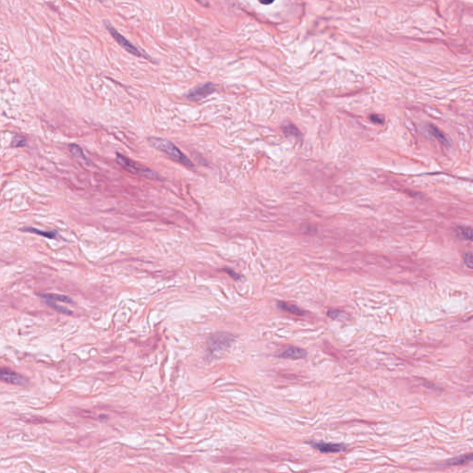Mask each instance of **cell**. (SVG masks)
<instances>
[{
  "instance_id": "cell-9",
  "label": "cell",
  "mask_w": 473,
  "mask_h": 473,
  "mask_svg": "<svg viewBox=\"0 0 473 473\" xmlns=\"http://www.w3.org/2000/svg\"><path fill=\"white\" fill-rule=\"evenodd\" d=\"M40 297L46 302L47 304L49 303H73V301L65 295L56 293L41 294Z\"/></svg>"
},
{
  "instance_id": "cell-8",
  "label": "cell",
  "mask_w": 473,
  "mask_h": 473,
  "mask_svg": "<svg viewBox=\"0 0 473 473\" xmlns=\"http://www.w3.org/2000/svg\"><path fill=\"white\" fill-rule=\"evenodd\" d=\"M306 356H307V351L298 347H289L281 351L277 355L278 358L288 359V360H301V359H304Z\"/></svg>"
},
{
  "instance_id": "cell-7",
  "label": "cell",
  "mask_w": 473,
  "mask_h": 473,
  "mask_svg": "<svg viewBox=\"0 0 473 473\" xmlns=\"http://www.w3.org/2000/svg\"><path fill=\"white\" fill-rule=\"evenodd\" d=\"M314 448L318 449L322 453H338L345 451L347 449V445L343 444H332V443H316L310 442Z\"/></svg>"
},
{
  "instance_id": "cell-2",
  "label": "cell",
  "mask_w": 473,
  "mask_h": 473,
  "mask_svg": "<svg viewBox=\"0 0 473 473\" xmlns=\"http://www.w3.org/2000/svg\"><path fill=\"white\" fill-rule=\"evenodd\" d=\"M117 162L119 166H121L125 169L130 171L131 173L144 176V177H147L149 179H158V175L155 172H153L151 169H149L148 168L142 166L140 163H137V162L133 161V160L127 158L126 156H124L118 152L117 153Z\"/></svg>"
},
{
  "instance_id": "cell-12",
  "label": "cell",
  "mask_w": 473,
  "mask_h": 473,
  "mask_svg": "<svg viewBox=\"0 0 473 473\" xmlns=\"http://www.w3.org/2000/svg\"><path fill=\"white\" fill-rule=\"evenodd\" d=\"M429 131H430V133H432L436 137V139L439 142H442L445 145H448L449 144V141H448L447 137L445 136V133L441 132L437 127L434 126V125H430L429 126Z\"/></svg>"
},
{
  "instance_id": "cell-3",
  "label": "cell",
  "mask_w": 473,
  "mask_h": 473,
  "mask_svg": "<svg viewBox=\"0 0 473 473\" xmlns=\"http://www.w3.org/2000/svg\"><path fill=\"white\" fill-rule=\"evenodd\" d=\"M234 342V338L232 335L219 332L213 334L210 336L207 341V348L211 354H218V352H222L227 350Z\"/></svg>"
},
{
  "instance_id": "cell-6",
  "label": "cell",
  "mask_w": 473,
  "mask_h": 473,
  "mask_svg": "<svg viewBox=\"0 0 473 473\" xmlns=\"http://www.w3.org/2000/svg\"><path fill=\"white\" fill-rule=\"evenodd\" d=\"M0 381L16 386H26L28 380L18 372L9 369L0 368Z\"/></svg>"
},
{
  "instance_id": "cell-15",
  "label": "cell",
  "mask_w": 473,
  "mask_h": 473,
  "mask_svg": "<svg viewBox=\"0 0 473 473\" xmlns=\"http://www.w3.org/2000/svg\"><path fill=\"white\" fill-rule=\"evenodd\" d=\"M472 458V455H468V456H459V457H456L453 460H449L447 464H452V465H458V464H463L465 462H468L469 460H471Z\"/></svg>"
},
{
  "instance_id": "cell-4",
  "label": "cell",
  "mask_w": 473,
  "mask_h": 473,
  "mask_svg": "<svg viewBox=\"0 0 473 473\" xmlns=\"http://www.w3.org/2000/svg\"><path fill=\"white\" fill-rule=\"evenodd\" d=\"M216 91H217V87L211 83H207L191 89L185 95V98L189 101H200L203 98H206L209 95L214 94Z\"/></svg>"
},
{
  "instance_id": "cell-10",
  "label": "cell",
  "mask_w": 473,
  "mask_h": 473,
  "mask_svg": "<svg viewBox=\"0 0 473 473\" xmlns=\"http://www.w3.org/2000/svg\"><path fill=\"white\" fill-rule=\"evenodd\" d=\"M22 231H27V232H30V233H33V234H36V235H39V236H45L47 238H57L58 234H57V231H44V230H40V229H37L35 227H24L21 229Z\"/></svg>"
},
{
  "instance_id": "cell-22",
  "label": "cell",
  "mask_w": 473,
  "mask_h": 473,
  "mask_svg": "<svg viewBox=\"0 0 473 473\" xmlns=\"http://www.w3.org/2000/svg\"><path fill=\"white\" fill-rule=\"evenodd\" d=\"M272 3H273V1H269V2H262L261 1V4H264V5H270Z\"/></svg>"
},
{
  "instance_id": "cell-13",
  "label": "cell",
  "mask_w": 473,
  "mask_h": 473,
  "mask_svg": "<svg viewBox=\"0 0 473 473\" xmlns=\"http://www.w3.org/2000/svg\"><path fill=\"white\" fill-rule=\"evenodd\" d=\"M456 233L457 236L466 239V240H472L473 239V230L470 227H456Z\"/></svg>"
},
{
  "instance_id": "cell-14",
  "label": "cell",
  "mask_w": 473,
  "mask_h": 473,
  "mask_svg": "<svg viewBox=\"0 0 473 473\" xmlns=\"http://www.w3.org/2000/svg\"><path fill=\"white\" fill-rule=\"evenodd\" d=\"M283 133L287 135V136H294V137H300L301 136V133L300 131L298 130L297 127H295L292 124H289V125H286L283 128Z\"/></svg>"
},
{
  "instance_id": "cell-19",
  "label": "cell",
  "mask_w": 473,
  "mask_h": 473,
  "mask_svg": "<svg viewBox=\"0 0 473 473\" xmlns=\"http://www.w3.org/2000/svg\"><path fill=\"white\" fill-rule=\"evenodd\" d=\"M463 260L465 265H466V266H468L470 269H473V253H466V254L464 255Z\"/></svg>"
},
{
  "instance_id": "cell-1",
  "label": "cell",
  "mask_w": 473,
  "mask_h": 473,
  "mask_svg": "<svg viewBox=\"0 0 473 473\" xmlns=\"http://www.w3.org/2000/svg\"><path fill=\"white\" fill-rule=\"evenodd\" d=\"M149 142L157 150L168 154L172 160L178 162L181 165H183L187 168H190V169L194 167L193 163L190 161L189 158L170 141L163 139V138L152 137L149 139Z\"/></svg>"
},
{
  "instance_id": "cell-11",
  "label": "cell",
  "mask_w": 473,
  "mask_h": 473,
  "mask_svg": "<svg viewBox=\"0 0 473 473\" xmlns=\"http://www.w3.org/2000/svg\"><path fill=\"white\" fill-rule=\"evenodd\" d=\"M277 306L279 309L283 310L285 312H289V313H292L295 315H303V313H304L302 309H300L298 306L290 304V303L279 302V303H277Z\"/></svg>"
},
{
  "instance_id": "cell-20",
  "label": "cell",
  "mask_w": 473,
  "mask_h": 473,
  "mask_svg": "<svg viewBox=\"0 0 473 473\" xmlns=\"http://www.w3.org/2000/svg\"><path fill=\"white\" fill-rule=\"evenodd\" d=\"M224 271H225V272H227V274H229V275H230V276H231L233 279H235V280H238V279H240V275L237 274V273H236L234 270H232V269H230V268H225V269H224Z\"/></svg>"
},
{
  "instance_id": "cell-17",
  "label": "cell",
  "mask_w": 473,
  "mask_h": 473,
  "mask_svg": "<svg viewBox=\"0 0 473 473\" xmlns=\"http://www.w3.org/2000/svg\"><path fill=\"white\" fill-rule=\"evenodd\" d=\"M12 145L15 146V147L24 146V145H26V140L22 136L15 135L14 138H13V140H12Z\"/></svg>"
},
{
  "instance_id": "cell-16",
  "label": "cell",
  "mask_w": 473,
  "mask_h": 473,
  "mask_svg": "<svg viewBox=\"0 0 473 473\" xmlns=\"http://www.w3.org/2000/svg\"><path fill=\"white\" fill-rule=\"evenodd\" d=\"M70 152L75 156H77V157H80V158H83V159H86V156L84 155V151H83V149L80 146H78L76 144L70 145Z\"/></svg>"
},
{
  "instance_id": "cell-18",
  "label": "cell",
  "mask_w": 473,
  "mask_h": 473,
  "mask_svg": "<svg viewBox=\"0 0 473 473\" xmlns=\"http://www.w3.org/2000/svg\"><path fill=\"white\" fill-rule=\"evenodd\" d=\"M369 118L371 121H372L374 123L383 124L385 122V118L383 116H381V115H377V114L371 115Z\"/></svg>"
},
{
  "instance_id": "cell-21",
  "label": "cell",
  "mask_w": 473,
  "mask_h": 473,
  "mask_svg": "<svg viewBox=\"0 0 473 473\" xmlns=\"http://www.w3.org/2000/svg\"><path fill=\"white\" fill-rule=\"evenodd\" d=\"M328 316L332 318V319H338L340 318L341 312L340 311H337V310H330L328 311Z\"/></svg>"
},
{
  "instance_id": "cell-5",
  "label": "cell",
  "mask_w": 473,
  "mask_h": 473,
  "mask_svg": "<svg viewBox=\"0 0 473 473\" xmlns=\"http://www.w3.org/2000/svg\"><path fill=\"white\" fill-rule=\"evenodd\" d=\"M106 29L108 30V32L110 33V34L112 35V37L115 39V41L121 47V48H124L128 53H130L131 55H133L135 57H142V54L141 53V51L134 47L133 44L127 40L126 38L124 37L122 34H120L116 29L111 27V26H108L106 25Z\"/></svg>"
}]
</instances>
